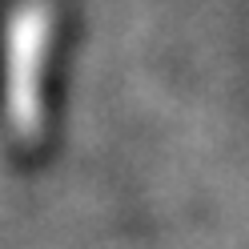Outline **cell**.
I'll return each instance as SVG.
<instances>
[{"label":"cell","instance_id":"obj_1","mask_svg":"<svg viewBox=\"0 0 249 249\" xmlns=\"http://www.w3.org/2000/svg\"><path fill=\"white\" fill-rule=\"evenodd\" d=\"M56 49V12L49 0H17L0 33V101H4L8 137L20 149L40 145L49 121Z\"/></svg>","mask_w":249,"mask_h":249}]
</instances>
